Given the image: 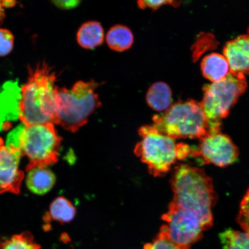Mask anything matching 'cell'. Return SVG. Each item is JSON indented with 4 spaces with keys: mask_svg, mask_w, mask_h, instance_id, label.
Returning a JSON list of instances; mask_svg holds the SVG:
<instances>
[{
    "mask_svg": "<svg viewBox=\"0 0 249 249\" xmlns=\"http://www.w3.org/2000/svg\"><path fill=\"white\" fill-rule=\"evenodd\" d=\"M153 126L174 140L203 138L209 133L208 124L201 102L179 101L171 105L162 114L153 117Z\"/></svg>",
    "mask_w": 249,
    "mask_h": 249,
    "instance_id": "cell-5",
    "label": "cell"
},
{
    "mask_svg": "<svg viewBox=\"0 0 249 249\" xmlns=\"http://www.w3.org/2000/svg\"><path fill=\"white\" fill-rule=\"evenodd\" d=\"M61 139L52 123L25 126L21 151L29 160L27 166H49L58 160Z\"/></svg>",
    "mask_w": 249,
    "mask_h": 249,
    "instance_id": "cell-7",
    "label": "cell"
},
{
    "mask_svg": "<svg viewBox=\"0 0 249 249\" xmlns=\"http://www.w3.org/2000/svg\"></svg>",
    "mask_w": 249,
    "mask_h": 249,
    "instance_id": "cell-28",
    "label": "cell"
},
{
    "mask_svg": "<svg viewBox=\"0 0 249 249\" xmlns=\"http://www.w3.org/2000/svg\"><path fill=\"white\" fill-rule=\"evenodd\" d=\"M172 202L198 218L202 229L213 223V208L216 201L213 180L200 168L183 164L177 168L171 179Z\"/></svg>",
    "mask_w": 249,
    "mask_h": 249,
    "instance_id": "cell-2",
    "label": "cell"
},
{
    "mask_svg": "<svg viewBox=\"0 0 249 249\" xmlns=\"http://www.w3.org/2000/svg\"><path fill=\"white\" fill-rule=\"evenodd\" d=\"M76 207L67 198L60 196L54 199L50 205L46 218L61 223H70L75 217Z\"/></svg>",
    "mask_w": 249,
    "mask_h": 249,
    "instance_id": "cell-17",
    "label": "cell"
},
{
    "mask_svg": "<svg viewBox=\"0 0 249 249\" xmlns=\"http://www.w3.org/2000/svg\"><path fill=\"white\" fill-rule=\"evenodd\" d=\"M25 126L21 123L8 133L4 143L6 147L21 151V138Z\"/></svg>",
    "mask_w": 249,
    "mask_h": 249,
    "instance_id": "cell-21",
    "label": "cell"
},
{
    "mask_svg": "<svg viewBox=\"0 0 249 249\" xmlns=\"http://www.w3.org/2000/svg\"><path fill=\"white\" fill-rule=\"evenodd\" d=\"M146 100L149 107L158 111H166L172 103V92L170 87L164 82H157L152 85L146 95Z\"/></svg>",
    "mask_w": 249,
    "mask_h": 249,
    "instance_id": "cell-14",
    "label": "cell"
},
{
    "mask_svg": "<svg viewBox=\"0 0 249 249\" xmlns=\"http://www.w3.org/2000/svg\"><path fill=\"white\" fill-rule=\"evenodd\" d=\"M101 84L79 81L71 89L57 87L55 124L75 132L88 122L89 118L101 107L95 90Z\"/></svg>",
    "mask_w": 249,
    "mask_h": 249,
    "instance_id": "cell-3",
    "label": "cell"
},
{
    "mask_svg": "<svg viewBox=\"0 0 249 249\" xmlns=\"http://www.w3.org/2000/svg\"><path fill=\"white\" fill-rule=\"evenodd\" d=\"M161 219L166 223L160 231L176 244L189 247L201 238L204 230L195 214L180 209L171 202Z\"/></svg>",
    "mask_w": 249,
    "mask_h": 249,
    "instance_id": "cell-8",
    "label": "cell"
},
{
    "mask_svg": "<svg viewBox=\"0 0 249 249\" xmlns=\"http://www.w3.org/2000/svg\"><path fill=\"white\" fill-rule=\"evenodd\" d=\"M223 249H249V232L229 229L220 233Z\"/></svg>",
    "mask_w": 249,
    "mask_h": 249,
    "instance_id": "cell-18",
    "label": "cell"
},
{
    "mask_svg": "<svg viewBox=\"0 0 249 249\" xmlns=\"http://www.w3.org/2000/svg\"><path fill=\"white\" fill-rule=\"evenodd\" d=\"M14 36L10 31L0 29V57L7 55L14 48Z\"/></svg>",
    "mask_w": 249,
    "mask_h": 249,
    "instance_id": "cell-22",
    "label": "cell"
},
{
    "mask_svg": "<svg viewBox=\"0 0 249 249\" xmlns=\"http://www.w3.org/2000/svg\"><path fill=\"white\" fill-rule=\"evenodd\" d=\"M191 155L201 159L204 163L223 167L237 160L239 151L231 139L220 132L201 139L198 148L192 149Z\"/></svg>",
    "mask_w": 249,
    "mask_h": 249,
    "instance_id": "cell-9",
    "label": "cell"
},
{
    "mask_svg": "<svg viewBox=\"0 0 249 249\" xmlns=\"http://www.w3.org/2000/svg\"><path fill=\"white\" fill-rule=\"evenodd\" d=\"M17 3V2L15 1H1L2 7L4 8H11L14 7Z\"/></svg>",
    "mask_w": 249,
    "mask_h": 249,
    "instance_id": "cell-26",
    "label": "cell"
},
{
    "mask_svg": "<svg viewBox=\"0 0 249 249\" xmlns=\"http://www.w3.org/2000/svg\"><path fill=\"white\" fill-rule=\"evenodd\" d=\"M224 56L229 64L230 73L249 74V34L239 36L227 42Z\"/></svg>",
    "mask_w": 249,
    "mask_h": 249,
    "instance_id": "cell-11",
    "label": "cell"
},
{
    "mask_svg": "<svg viewBox=\"0 0 249 249\" xmlns=\"http://www.w3.org/2000/svg\"><path fill=\"white\" fill-rule=\"evenodd\" d=\"M55 5L62 9H71L76 8L80 2V1H54Z\"/></svg>",
    "mask_w": 249,
    "mask_h": 249,
    "instance_id": "cell-25",
    "label": "cell"
},
{
    "mask_svg": "<svg viewBox=\"0 0 249 249\" xmlns=\"http://www.w3.org/2000/svg\"><path fill=\"white\" fill-rule=\"evenodd\" d=\"M237 221L244 231L249 232V189L241 201Z\"/></svg>",
    "mask_w": 249,
    "mask_h": 249,
    "instance_id": "cell-23",
    "label": "cell"
},
{
    "mask_svg": "<svg viewBox=\"0 0 249 249\" xmlns=\"http://www.w3.org/2000/svg\"><path fill=\"white\" fill-rule=\"evenodd\" d=\"M140 8H150L153 10H157L158 9L164 5H173L174 7H178L180 4V1H139L138 2Z\"/></svg>",
    "mask_w": 249,
    "mask_h": 249,
    "instance_id": "cell-24",
    "label": "cell"
},
{
    "mask_svg": "<svg viewBox=\"0 0 249 249\" xmlns=\"http://www.w3.org/2000/svg\"><path fill=\"white\" fill-rule=\"evenodd\" d=\"M202 74L213 83L219 82L230 73L226 57L219 53H212L205 57L201 65Z\"/></svg>",
    "mask_w": 249,
    "mask_h": 249,
    "instance_id": "cell-13",
    "label": "cell"
},
{
    "mask_svg": "<svg viewBox=\"0 0 249 249\" xmlns=\"http://www.w3.org/2000/svg\"><path fill=\"white\" fill-rule=\"evenodd\" d=\"M26 184L28 189L36 195L48 194L53 188L56 178L48 166L36 164L27 167Z\"/></svg>",
    "mask_w": 249,
    "mask_h": 249,
    "instance_id": "cell-12",
    "label": "cell"
},
{
    "mask_svg": "<svg viewBox=\"0 0 249 249\" xmlns=\"http://www.w3.org/2000/svg\"><path fill=\"white\" fill-rule=\"evenodd\" d=\"M139 133L142 140L134 151L154 177L165 175L177 160H184L191 154L192 148L188 145L177 144L175 140L161 133L153 125L142 126Z\"/></svg>",
    "mask_w": 249,
    "mask_h": 249,
    "instance_id": "cell-4",
    "label": "cell"
},
{
    "mask_svg": "<svg viewBox=\"0 0 249 249\" xmlns=\"http://www.w3.org/2000/svg\"><path fill=\"white\" fill-rule=\"evenodd\" d=\"M144 249H190V247L176 244L160 231L153 241L144 245Z\"/></svg>",
    "mask_w": 249,
    "mask_h": 249,
    "instance_id": "cell-20",
    "label": "cell"
},
{
    "mask_svg": "<svg viewBox=\"0 0 249 249\" xmlns=\"http://www.w3.org/2000/svg\"><path fill=\"white\" fill-rule=\"evenodd\" d=\"M78 43L82 48L92 49L100 46L104 40V31L101 24L96 21L83 24L77 34Z\"/></svg>",
    "mask_w": 249,
    "mask_h": 249,
    "instance_id": "cell-15",
    "label": "cell"
},
{
    "mask_svg": "<svg viewBox=\"0 0 249 249\" xmlns=\"http://www.w3.org/2000/svg\"><path fill=\"white\" fill-rule=\"evenodd\" d=\"M5 11L4 7H2L1 1H0V24L3 22L5 18Z\"/></svg>",
    "mask_w": 249,
    "mask_h": 249,
    "instance_id": "cell-27",
    "label": "cell"
},
{
    "mask_svg": "<svg viewBox=\"0 0 249 249\" xmlns=\"http://www.w3.org/2000/svg\"><path fill=\"white\" fill-rule=\"evenodd\" d=\"M22 156L20 151L6 147L0 139V194H19L24 178L20 168Z\"/></svg>",
    "mask_w": 249,
    "mask_h": 249,
    "instance_id": "cell-10",
    "label": "cell"
},
{
    "mask_svg": "<svg viewBox=\"0 0 249 249\" xmlns=\"http://www.w3.org/2000/svg\"><path fill=\"white\" fill-rule=\"evenodd\" d=\"M27 83L20 89L18 116L26 126L55 124L57 86L55 73L45 61L29 68Z\"/></svg>",
    "mask_w": 249,
    "mask_h": 249,
    "instance_id": "cell-1",
    "label": "cell"
},
{
    "mask_svg": "<svg viewBox=\"0 0 249 249\" xmlns=\"http://www.w3.org/2000/svg\"><path fill=\"white\" fill-rule=\"evenodd\" d=\"M247 88L245 75L230 73L225 79L204 87L201 102L207 118L209 133L220 132L223 118Z\"/></svg>",
    "mask_w": 249,
    "mask_h": 249,
    "instance_id": "cell-6",
    "label": "cell"
},
{
    "mask_svg": "<svg viewBox=\"0 0 249 249\" xmlns=\"http://www.w3.org/2000/svg\"><path fill=\"white\" fill-rule=\"evenodd\" d=\"M29 232H24L6 239L0 244V249H40Z\"/></svg>",
    "mask_w": 249,
    "mask_h": 249,
    "instance_id": "cell-19",
    "label": "cell"
},
{
    "mask_svg": "<svg viewBox=\"0 0 249 249\" xmlns=\"http://www.w3.org/2000/svg\"><path fill=\"white\" fill-rule=\"evenodd\" d=\"M134 37L131 30L123 25H116L108 30L107 42L109 48L117 52L125 51L131 48Z\"/></svg>",
    "mask_w": 249,
    "mask_h": 249,
    "instance_id": "cell-16",
    "label": "cell"
}]
</instances>
